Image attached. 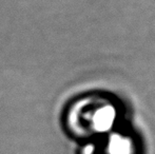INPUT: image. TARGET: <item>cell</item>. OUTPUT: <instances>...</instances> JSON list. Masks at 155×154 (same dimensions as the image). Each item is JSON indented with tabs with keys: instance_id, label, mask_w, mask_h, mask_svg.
Returning a JSON list of instances; mask_svg holds the SVG:
<instances>
[{
	"instance_id": "3957f363",
	"label": "cell",
	"mask_w": 155,
	"mask_h": 154,
	"mask_svg": "<svg viewBox=\"0 0 155 154\" xmlns=\"http://www.w3.org/2000/svg\"><path fill=\"white\" fill-rule=\"evenodd\" d=\"M93 151H94V148L92 146L87 147V148L84 149V154H93Z\"/></svg>"
},
{
	"instance_id": "6da1fadb",
	"label": "cell",
	"mask_w": 155,
	"mask_h": 154,
	"mask_svg": "<svg viewBox=\"0 0 155 154\" xmlns=\"http://www.w3.org/2000/svg\"><path fill=\"white\" fill-rule=\"evenodd\" d=\"M115 117H116V112L111 106L98 108L91 116L90 126L96 132H107L112 128Z\"/></svg>"
},
{
	"instance_id": "7a4b0ae2",
	"label": "cell",
	"mask_w": 155,
	"mask_h": 154,
	"mask_svg": "<svg viewBox=\"0 0 155 154\" xmlns=\"http://www.w3.org/2000/svg\"><path fill=\"white\" fill-rule=\"evenodd\" d=\"M108 154H133V145L129 137L114 134L110 137L107 147Z\"/></svg>"
}]
</instances>
